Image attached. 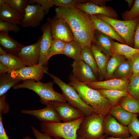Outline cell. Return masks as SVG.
Returning <instances> with one entry per match:
<instances>
[{
	"instance_id": "cell-16",
	"label": "cell",
	"mask_w": 139,
	"mask_h": 139,
	"mask_svg": "<svg viewBox=\"0 0 139 139\" xmlns=\"http://www.w3.org/2000/svg\"><path fill=\"white\" fill-rule=\"evenodd\" d=\"M129 82V79L126 78H113L104 81H97L85 84L94 89L127 90Z\"/></svg>"
},
{
	"instance_id": "cell-33",
	"label": "cell",
	"mask_w": 139,
	"mask_h": 139,
	"mask_svg": "<svg viewBox=\"0 0 139 139\" xmlns=\"http://www.w3.org/2000/svg\"><path fill=\"white\" fill-rule=\"evenodd\" d=\"M125 57L121 55L113 54L108 63L106 76L108 78L112 77L115 71L118 66L124 60Z\"/></svg>"
},
{
	"instance_id": "cell-47",
	"label": "cell",
	"mask_w": 139,
	"mask_h": 139,
	"mask_svg": "<svg viewBox=\"0 0 139 139\" xmlns=\"http://www.w3.org/2000/svg\"><path fill=\"white\" fill-rule=\"evenodd\" d=\"M7 70L5 66L0 62V74L7 73Z\"/></svg>"
},
{
	"instance_id": "cell-23",
	"label": "cell",
	"mask_w": 139,
	"mask_h": 139,
	"mask_svg": "<svg viewBox=\"0 0 139 139\" xmlns=\"http://www.w3.org/2000/svg\"><path fill=\"white\" fill-rule=\"evenodd\" d=\"M91 49L97 65L98 75L101 78L106 76L107 66L109 58L95 45L92 44Z\"/></svg>"
},
{
	"instance_id": "cell-18",
	"label": "cell",
	"mask_w": 139,
	"mask_h": 139,
	"mask_svg": "<svg viewBox=\"0 0 139 139\" xmlns=\"http://www.w3.org/2000/svg\"><path fill=\"white\" fill-rule=\"evenodd\" d=\"M23 18L4 0H0V21L20 25Z\"/></svg>"
},
{
	"instance_id": "cell-11",
	"label": "cell",
	"mask_w": 139,
	"mask_h": 139,
	"mask_svg": "<svg viewBox=\"0 0 139 139\" xmlns=\"http://www.w3.org/2000/svg\"><path fill=\"white\" fill-rule=\"evenodd\" d=\"M105 134L117 138H125L130 136L128 126L119 123L109 114L105 117L103 121Z\"/></svg>"
},
{
	"instance_id": "cell-3",
	"label": "cell",
	"mask_w": 139,
	"mask_h": 139,
	"mask_svg": "<svg viewBox=\"0 0 139 139\" xmlns=\"http://www.w3.org/2000/svg\"><path fill=\"white\" fill-rule=\"evenodd\" d=\"M85 116L68 122H41V132L54 138L76 139L77 131Z\"/></svg>"
},
{
	"instance_id": "cell-21",
	"label": "cell",
	"mask_w": 139,
	"mask_h": 139,
	"mask_svg": "<svg viewBox=\"0 0 139 139\" xmlns=\"http://www.w3.org/2000/svg\"><path fill=\"white\" fill-rule=\"evenodd\" d=\"M0 47L8 54L16 55L24 45L11 37L8 34L0 32Z\"/></svg>"
},
{
	"instance_id": "cell-25",
	"label": "cell",
	"mask_w": 139,
	"mask_h": 139,
	"mask_svg": "<svg viewBox=\"0 0 139 139\" xmlns=\"http://www.w3.org/2000/svg\"><path fill=\"white\" fill-rule=\"evenodd\" d=\"M0 62L6 67L7 73L10 74L15 71L26 66L16 55L8 53L0 55Z\"/></svg>"
},
{
	"instance_id": "cell-8",
	"label": "cell",
	"mask_w": 139,
	"mask_h": 139,
	"mask_svg": "<svg viewBox=\"0 0 139 139\" xmlns=\"http://www.w3.org/2000/svg\"><path fill=\"white\" fill-rule=\"evenodd\" d=\"M44 105H49L54 109L61 121L64 122L73 121L85 116L81 110L68 102L51 101L46 102Z\"/></svg>"
},
{
	"instance_id": "cell-51",
	"label": "cell",
	"mask_w": 139,
	"mask_h": 139,
	"mask_svg": "<svg viewBox=\"0 0 139 139\" xmlns=\"http://www.w3.org/2000/svg\"><path fill=\"white\" fill-rule=\"evenodd\" d=\"M106 137H107V136L105 134L102 137L97 139H105L106 138ZM76 139H86L82 138L80 137L77 136V137Z\"/></svg>"
},
{
	"instance_id": "cell-52",
	"label": "cell",
	"mask_w": 139,
	"mask_h": 139,
	"mask_svg": "<svg viewBox=\"0 0 139 139\" xmlns=\"http://www.w3.org/2000/svg\"><path fill=\"white\" fill-rule=\"evenodd\" d=\"M22 139H34L33 138L29 136H27L24 137Z\"/></svg>"
},
{
	"instance_id": "cell-31",
	"label": "cell",
	"mask_w": 139,
	"mask_h": 139,
	"mask_svg": "<svg viewBox=\"0 0 139 139\" xmlns=\"http://www.w3.org/2000/svg\"><path fill=\"white\" fill-rule=\"evenodd\" d=\"M119 105L128 111L133 114H139V100L130 94L123 98Z\"/></svg>"
},
{
	"instance_id": "cell-24",
	"label": "cell",
	"mask_w": 139,
	"mask_h": 139,
	"mask_svg": "<svg viewBox=\"0 0 139 139\" xmlns=\"http://www.w3.org/2000/svg\"><path fill=\"white\" fill-rule=\"evenodd\" d=\"M109 102L112 107L119 105L124 98L130 95L127 90L106 89H97Z\"/></svg>"
},
{
	"instance_id": "cell-5",
	"label": "cell",
	"mask_w": 139,
	"mask_h": 139,
	"mask_svg": "<svg viewBox=\"0 0 139 139\" xmlns=\"http://www.w3.org/2000/svg\"><path fill=\"white\" fill-rule=\"evenodd\" d=\"M105 117L94 112L85 116L77 131V136L86 139H97L103 136Z\"/></svg>"
},
{
	"instance_id": "cell-49",
	"label": "cell",
	"mask_w": 139,
	"mask_h": 139,
	"mask_svg": "<svg viewBox=\"0 0 139 139\" xmlns=\"http://www.w3.org/2000/svg\"><path fill=\"white\" fill-rule=\"evenodd\" d=\"M125 1L127 3L128 6L130 8L132 7L135 1L133 0H126Z\"/></svg>"
},
{
	"instance_id": "cell-45",
	"label": "cell",
	"mask_w": 139,
	"mask_h": 139,
	"mask_svg": "<svg viewBox=\"0 0 139 139\" xmlns=\"http://www.w3.org/2000/svg\"><path fill=\"white\" fill-rule=\"evenodd\" d=\"M133 46L134 48L139 49V22L135 32Z\"/></svg>"
},
{
	"instance_id": "cell-22",
	"label": "cell",
	"mask_w": 139,
	"mask_h": 139,
	"mask_svg": "<svg viewBox=\"0 0 139 139\" xmlns=\"http://www.w3.org/2000/svg\"><path fill=\"white\" fill-rule=\"evenodd\" d=\"M112 39L110 37L95 30L94 42L100 50L108 58L113 55Z\"/></svg>"
},
{
	"instance_id": "cell-37",
	"label": "cell",
	"mask_w": 139,
	"mask_h": 139,
	"mask_svg": "<svg viewBox=\"0 0 139 139\" xmlns=\"http://www.w3.org/2000/svg\"><path fill=\"white\" fill-rule=\"evenodd\" d=\"M139 17V0H136L129 11H126L122 15L124 20H130Z\"/></svg>"
},
{
	"instance_id": "cell-26",
	"label": "cell",
	"mask_w": 139,
	"mask_h": 139,
	"mask_svg": "<svg viewBox=\"0 0 139 139\" xmlns=\"http://www.w3.org/2000/svg\"><path fill=\"white\" fill-rule=\"evenodd\" d=\"M112 50L113 54L123 56L131 62L134 55L139 53V49L126 44H121L114 41L112 42Z\"/></svg>"
},
{
	"instance_id": "cell-19",
	"label": "cell",
	"mask_w": 139,
	"mask_h": 139,
	"mask_svg": "<svg viewBox=\"0 0 139 139\" xmlns=\"http://www.w3.org/2000/svg\"><path fill=\"white\" fill-rule=\"evenodd\" d=\"M90 16L95 30L110 37L112 39L117 40L120 43L127 45L124 40L108 23L95 15H90Z\"/></svg>"
},
{
	"instance_id": "cell-50",
	"label": "cell",
	"mask_w": 139,
	"mask_h": 139,
	"mask_svg": "<svg viewBox=\"0 0 139 139\" xmlns=\"http://www.w3.org/2000/svg\"><path fill=\"white\" fill-rule=\"evenodd\" d=\"M7 53L3 48L0 47V55H4Z\"/></svg>"
},
{
	"instance_id": "cell-30",
	"label": "cell",
	"mask_w": 139,
	"mask_h": 139,
	"mask_svg": "<svg viewBox=\"0 0 139 139\" xmlns=\"http://www.w3.org/2000/svg\"><path fill=\"white\" fill-rule=\"evenodd\" d=\"M81 60L89 65L95 75L98 76L97 65L91 48L87 46L81 48Z\"/></svg>"
},
{
	"instance_id": "cell-12",
	"label": "cell",
	"mask_w": 139,
	"mask_h": 139,
	"mask_svg": "<svg viewBox=\"0 0 139 139\" xmlns=\"http://www.w3.org/2000/svg\"><path fill=\"white\" fill-rule=\"evenodd\" d=\"M41 39V37L35 43L24 46L16 55L25 66H33L39 63Z\"/></svg>"
},
{
	"instance_id": "cell-27",
	"label": "cell",
	"mask_w": 139,
	"mask_h": 139,
	"mask_svg": "<svg viewBox=\"0 0 139 139\" xmlns=\"http://www.w3.org/2000/svg\"><path fill=\"white\" fill-rule=\"evenodd\" d=\"M109 114L120 124L125 126L131 122L134 114L126 110L119 105L112 107Z\"/></svg>"
},
{
	"instance_id": "cell-40",
	"label": "cell",
	"mask_w": 139,
	"mask_h": 139,
	"mask_svg": "<svg viewBox=\"0 0 139 139\" xmlns=\"http://www.w3.org/2000/svg\"><path fill=\"white\" fill-rule=\"evenodd\" d=\"M76 0H54V5L62 7H75L76 4L84 1Z\"/></svg>"
},
{
	"instance_id": "cell-43",
	"label": "cell",
	"mask_w": 139,
	"mask_h": 139,
	"mask_svg": "<svg viewBox=\"0 0 139 139\" xmlns=\"http://www.w3.org/2000/svg\"><path fill=\"white\" fill-rule=\"evenodd\" d=\"M6 94L0 96V114H5L10 110L9 106L5 100Z\"/></svg>"
},
{
	"instance_id": "cell-46",
	"label": "cell",
	"mask_w": 139,
	"mask_h": 139,
	"mask_svg": "<svg viewBox=\"0 0 139 139\" xmlns=\"http://www.w3.org/2000/svg\"><path fill=\"white\" fill-rule=\"evenodd\" d=\"M2 115L0 114V139H9L4 127Z\"/></svg>"
},
{
	"instance_id": "cell-35",
	"label": "cell",
	"mask_w": 139,
	"mask_h": 139,
	"mask_svg": "<svg viewBox=\"0 0 139 139\" xmlns=\"http://www.w3.org/2000/svg\"><path fill=\"white\" fill-rule=\"evenodd\" d=\"M129 79L127 91L131 95L139 100V74Z\"/></svg>"
},
{
	"instance_id": "cell-13",
	"label": "cell",
	"mask_w": 139,
	"mask_h": 139,
	"mask_svg": "<svg viewBox=\"0 0 139 139\" xmlns=\"http://www.w3.org/2000/svg\"><path fill=\"white\" fill-rule=\"evenodd\" d=\"M49 25L54 39L66 43L74 40L72 30L68 24L65 21L55 18L51 20Z\"/></svg>"
},
{
	"instance_id": "cell-53",
	"label": "cell",
	"mask_w": 139,
	"mask_h": 139,
	"mask_svg": "<svg viewBox=\"0 0 139 139\" xmlns=\"http://www.w3.org/2000/svg\"><path fill=\"white\" fill-rule=\"evenodd\" d=\"M57 138V139H64L63 138H61V137H58V138Z\"/></svg>"
},
{
	"instance_id": "cell-7",
	"label": "cell",
	"mask_w": 139,
	"mask_h": 139,
	"mask_svg": "<svg viewBox=\"0 0 139 139\" xmlns=\"http://www.w3.org/2000/svg\"><path fill=\"white\" fill-rule=\"evenodd\" d=\"M61 90L66 101L82 111L86 116L94 112L93 108L82 99L77 91L72 86L64 82L60 79L48 72L47 74Z\"/></svg>"
},
{
	"instance_id": "cell-38",
	"label": "cell",
	"mask_w": 139,
	"mask_h": 139,
	"mask_svg": "<svg viewBox=\"0 0 139 139\" xmlns=\"http://www.w3.org/2000/svg\"><path fill=\"white\" fill-rule=\"evenodd\" d=\"M138 114H134L133 118L128 125L130 134L134 137H139V120L137 118Z\"/></svg>"
},
{
	"instance_id": "cell-4",
	"label": "cell",
	"mask_w": 139,
	"mask_h": 139,
	"mask_svg": "<svg viewBox=\"0 0 139 139\" xmlns=\"http://www.w3.org/2000/svg\"><path fill=\"white\" fill-rule=\"evenodd\" d=\"M54 82L51 81L43 83L40 81L29 80L14 86V89L25 88L33 91L39 97L40 101L42 104L50 101H55L66 102L62 94L55 91L53 88Z\"/></svg>"
},
{
	"instance_id": "cell-36",
	"label": "cell",
	"mask_w": 139,
	"mask_h": 139,
	"mask_svg": "<svg viewBox=\"0 0 139 139\" xmlns=\"http://www.w3.org/2000/svg\"><path fill=\"white\" fill-rule=\"evenodd\" d=\"M23 17L25 13L26 7L28 5L27 0H4Z\"/></svg>"
},
{
	"instance_id": "cell-6",
	"label": "cell",
	"mask_w": 139,
	"mask_h": 139,
	"mask_svg": "<svg viewBox=\"0 0 139 139\" xmlns=\"http://www.w3.org/2000/svg\"><path fill=\"white\" fill-rule=\"evenodd\" d=\"M95 15L110 25L124 40L127 45L133 47L135 32L139 22V17L132 20H121L111 18L102 14Z\"/></svg>"
},
{
	"instance_id": "cell-34",
	"label": "cell",
	"mask_w": 139,
	"mask_h": 139,
	"mask_svg": "<svg viewBox=\"0 0 139 139\" xmlns=\"http://www.w3.org/2000/svg\"><path fill=\"white\" fill-rule=\"evenodd\" d=\"M66 43L61 40L54 39L48 50L47 60L52 56L57 54H63Z\"/></svg>"
},
{
	"instance_id": "cell-48",
	"label": "cell",
	"mask_w": 139,
	"mask_h": 139,
	"mask_svg": "<svg viewBox=\"0 0 139 139\" xmlns=\"http://www.w3.org/2000/svg\"><path fill=\"white\" fill-rule=\"evenodd\" d=\"M138 138L134 137L132 136H131L129 137L125 138H119L114 137H106L105 139H137Z\"/></svg>"
},
{
	"instance_id": "cell-20",
	"label": "cell",
	"mask_w": 139,
	"mask_h": 139,
	"mask_svg": "<svg viewBox=\"0 0 139 139\" xmlns=\"http://www.w3.org/2000/svg\"><path fill=\"white\" fill-rule=\"evenodd\" d=\"M40 44V53L39 63L45 66L47 63V55L48 50L53 40L50 27L49 25L45 27L43 31Z\"/></svg>"
},
{
	"instance_id": "cell-17",
	"label": "cell",
	"mask_w": 139,
	"mask_h": 139,
	"mask_svg": "<svg viewBox=\"0 0 139 139\" xmlns=\"http://www.w3.org/2000/svg\"><path fill=\"white\" fill-rule=\"evenodd\" d=\"M39 109L29 110L23 109L22 113L35 117L41 122H60L61 120L57 112L49 105Z\"/></svg>"
},
{
	"instance_id": "cell-14",
	"label": "cell",
	"mask_w": 139,
	"mask_h": 139,
	"mask_svg": "<svg viewBox=\"0 0 139 139\" xmlns=\"http://www.w3.org/2000/svg\"><path fill=\"white\" fill-rule=\"evenodd\" d=\"M71 66L72 74L80 82L85 83L98 81L91 68L83 61H74Z\"/></svg>"
},
{
	"instance_id": "cell-2",
	"label": "cell",
	"mask_w": 139,
	"mask_h": 139,
	"mask_svg": "<svg viewBox=\"0 0 139 139\" xmlns=\"http://www.w3.org/2000/svg\"><path fill=\"white\" fill-rule=\"evenodd\" d=\"M69 84L75 89L82 99L93 109L94 112L105 116L109 114L112 107L108 100L98 90L81 82L71 73Z\"/></svg>"
},
{
	"instance_id": "cell-1",
	"label": "cell",
	"mask_w": 139,
	"mask_h": 139,
	"mask_svg": "<svg viewBox=\"0 0 139 139\" xmlns=\"http://www.w3.org/2000/svg\"><path fill=\"white\" fill-rule=\"evenodd\" d=\"M55 18L66 22L72 31L74 40L81 47L91 48L94 42L95 29L90 15L74 7H56Z\"/></svg>"
},
{
	"instance_id": "cell-39",
	"label": "cell",
	"mask_w": 139,
	"mask_h": 139,
	"mask_svg": "<svg viewBox=\"0 0 139 139\" xmlns=\"http://www.w3.org/2000/svg\"><path fill=\"white\" fill-rule=\"evenodd\" d=\"M20 27L18 25L12 23L0 21V32L8 34L9 31L16 33L19 32Z\"/></svg>"
},
{
	"instance_id": "cell-28",
	"label": "cell",
	"mask_w": 139,
	"mask_h": 139,
	"mask_svg": "<svg viewBox=\"0 0 139 139\" xmlns=\"http://www.w3.org/2000/svg\"><path fill=\"white\" fill-rule=\"evenodd\" d=\"M81 47L80 44L74 40L66 43L63 54L77 61L81 60Z\"/></svg>"
},
{
	"instance_id": "cell-15",
	"label": "cell",
	"mask_w": 139,
	"mask_h": 139,
	"mask_svg": "<svg viewBox=\"0 0 139 139\" xmlns=\"http://www.w3.org/2000/svg\"><path fill=\"white\" fill-rule=\"evenodd\" d=\"M75 7L90 15L100 14L116 19L118 17L116 12L112 7L100 6L90 2L84 3H77Z\"/></svg>"
},
{
	"instance_id": "cell-9",
	"label": "cell",
	"mask_w": 139,
	"mask_h": 139,
	"mask_svg": "<svg viewBox=\"0 0 139 139\" xmlns=\"http://www.w3.org/2000/svg\"><path fill=\"white\" fill-rule=\"evenodd\" d=\"M47 67L39 63L31 66H25L12 72L11 74L14 78L24 81L33 80L40 81L43 78L45 73L47 74Z\"/></svg>"
},
{
	"instance_id": "cell-41",
	"label": "cell",
	"mask_w": 139,
	"mask_h": 139,
	"mask_svg": "<svg viewBox=\"0 0 139 139\" xmlns=\"http://www.w3.org/2000/svg\"><path fill=\"white\" fill-rule=\"evenodd\" d=\"M28 3H36L41 5L46 14L48 12L50 8L54 5V0H31L28 1Z\"/></svg>"
},
{
	"instance_id": "cell-32",
	"label": "cell",
	"mask_w": 139,
	"mask_h": 139,
	"mask_svg": "<svg viewBox=\"0 0 139 139\" xmlns=\"http://www.w3.org/2000/svg\"><path fill=\"white\" fill-rule=\"evenodd\" d=\"M131 62L127 59L123 61L114 71L112 77L124 78L129 74H132Z\"/></svg>"
},
{
	"instance_id": "cell-42",
	"label": "cell",
	"mask_w": 139,
	"mask_h": 139,
	"mask_svg": "<svg viewBox=\"0 0 139 139\" xmlns=\"http://www.w3.org/2000/svg\"><path fill=\"white\" fill-rule=\"evenodd\" d=\"M131 62L132 70V74L130 77H132L139 74V53L134 55Z\"/></svg>"
},
{
	"instance_id": "cell-44",
	"label": "cell",
	"mask_w": 139,
	"mask_h": 139,
	"mask_svg": "<svg viewBox=\"0 0 139 139\" xmlns=\"http://www.w3.org/2000/svg\"><path fill=\"white\" fill-rule=\"evenodd\" d=\"M31 128L37 139H57L56 138H51L49 135L45 133L40 132L34 127L32 126Z\"/></svg>"
},
{
	"instance_id": "cell-10",
	"label": "cell",
	"mask_w": 139,
	"mask_h": 139,
	"mask_svg": "<svg viewBox=\"0 0 139 139\" xmlns=\"http://www.w3.org/2000/svg\"><path fill=\"white\" fill-rule=\"evenodd\" d=\"M45 14L44 9L39 4H28L20 25L24 28L37 27L40 24Z\"/></svg>"
},
{
	"instance_id": "cell-29",
	"label": "cell",
	"mask_w": 139,
	"mask_h": 139,
	"mask_svg": "<svg viewBox=\"0 0 139 139\" xmlns=\"http://www.w3.org/2000/svg\"><path fill=\"white\" fill-rule=\"evenodd\" d=\"M21 81L12 77L10 74H0V96L5 94L11 88L18 84Z\"/></svg>"
}]
</instances>
